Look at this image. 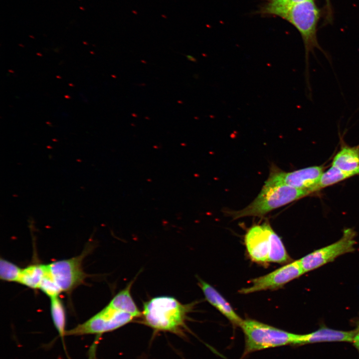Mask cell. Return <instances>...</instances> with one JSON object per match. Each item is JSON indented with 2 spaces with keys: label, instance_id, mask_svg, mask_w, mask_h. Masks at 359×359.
I'll return each instance as SVG.
<instances>
[{
  "label": "cell",
  "instance_id": "1",
  "mask_svg": "<svg viewBox=\"0 0 359 359\" xmlns=\"http://www.w3.org/2000/svg\"><path fill=\"white\" fill-rule=\"evenodd\" d=\"M196 303L183 304L174 297L158 296L143 304V322L157 331L180 333Z\"/></svg>",
  "mask_w": 359,
  "mask_h": 359
},
{
  "label": "cell",
  "instance_id": "2",
  "mask_svg": "<svg viewBox=\"0 0 359 359\" xmlns=\"http://www.w3.org/2000/svg\"><path fill=\"white\" fill-rule=\"evenodd\" d=\"M244 243L250 259L258 263H285L290 257L280 237L268 222L247 231Z\"/></svg>",
  "mask_w": 359,
  "mask_h": 359
},
{
  "label": "cell",
  "instance_id": "3",
  "mask_svg": "<svg viewBox=\"0 0 359 359\" xmlns=\"http://www.w3.org/2000/svg\"><path fill=\"white\" fill-rule=\"evenodd\" d=\"M310 193L283 184H264L257 197L246 207L230 212L234 219L246 216H263L270 211L285 205Z\"/></svg>",
  "mask_w": 359,
  "mask_h": 359
},
{
  "label": "cell",
  "instance_id": "4",
  "mask_svg": "<svg viewBox=\"0 0 359 359\" xmlns=\"http://www.w3.org/2000/svg\"><path fill=\"white\" fill-rule=\"evenodd\" d=\"M245 336L242 358L250 353L285 345L296 346L300 335L290 333L258 321L243 320L240 327Z\"/></svg>",
  "mask_w": 359,
  "mask_h": 359
},
{
  "label": "cell",
  "instance_id": "5",
  "mask_svg": "<svg viewBox=\"0 0 359 359\" xmlns=\"http://www.w3.org/2000/svg\"><path fill=\"white\" fill-rule=\"evenodd\" d=\"M320 10L314 0H309L293 5L279 16L293 24L300 32L304 45L306 75L308 76L309 57L314 49L326 53L320 46L317 38V26Z\"/></svg>",
  "mask_w": 359,
  "mask_h": 359
},
{
  "label": "cell",
  "instance_id": "6",
  "mask_svg": "<svg viewBox=\"0 0 359 359\" xmlns=\"http://www.w3.org/2000/svg\"><path fill=\"white\" fill-rule=\"evenodd\" d=\"M92 248V244L88 243L80 255L46 264L48 272L62 292H71L84 283L89 275L84 272L82 262Z\"/></svg>",
  "mask_w": 359,
  "mask_h": 359
},
{
  "label": "cell",
  "instance_id": "7",
  "mask_svg": "<svg viewBox=\"0 0 359 359\" xmlns=\"http://www.w3.org/2000/svg\"><path fill=\"white\" fill-rule=\"evenodd\" d=\"M136 318L108 304L83 323L67 330L66 336L100 335L115 330Z\"/></svg>",
  "mask_w": 359,
  "mask_h": 359
},
{
  "label": "cell",
  "instance_id": "8",
  "mask_svg": "<svg viewBox=\"0 0 359 359\" xmlns=\"http://www.w3.org/2000/svg\"><path fill=\"white\" fill-rule=\"evenodd\" d=\"M356 232L351 228L345 229L342 238L336 242L316 250L299 259L306 273L332 262L338 257L355 250Z\"/></svg>",
  "mask_w": 359,
  "mask_h": 359
},
{
  "label": "cell",
  "instance_id": "9",
  "mask_svg": "<svg viewBox=\"0 0 359 359\" xmlns=\"http://www.w3.org/2000/svg\"><path fill=\"white\" fill-rule=\"evenodd\" d=\"M305 273L299 260L291 262L282 267L251 281V286L240 289L243 294L267 290H275L296 279Z\"/></svg>",
  "mask_w": 359,
  "mask_h": 359
},
{
  "label": "cell",
  "instance_id": "10",
  "mask_svg": "<svg viewBox=\"0 0 359 359\" xmlns=\"http://www.w3.org/2000/svg\"><path fill=\"white\" fill-rule=\"evenodd\" d=\"M323 169L321 166H313L290 172L275 170L271 172L265 184H286L311 193V190L319 181Z\"/></svg>",
  "mask_w": 359,
  "mask_h": 359
},
{
  "label": "cell",
  "instance_id": "11",
  "mask_svg": "<svg viewBox=\"0 0 359 359\" xmlns=\"http://www.w3.org/2000/svg\"><path fill=\"white\" fill-rule=\"evenodd\" d=\"M355 330L349 331L333 329L322 325L315 331L301 335L296 346L324 342H345L353 343Z\"/></svg>",
  "mask_w": 359,
  "mask_h": 359
},
{
  "label": "cell",
  "instance_id": "12",
  "mask_svg": "<svg viewBox=\"0 0 359 359\" xmlns=\"http://www.w3.org/2000/svg\"><path fill=\"white\" fill-rule=\"evenodd\" d=\"M198 284L207 301L223 315L234 327H240L243 320L235 312L226 299L212 286L198 279Z\"/></svg>",
  "mask_w": 359,
  "mask_h": 359
},
{
  "label": "cell",
  "instance_id": "13",
  "mask_svg": "<svg viewBox=\"0 0 359 359\" xmlns=\"http://www.w3.org/2000/svg\"><path fill=\"white\" fill-rule=\"evenodd\" d=\"M332 166L353 176L359 174V145L342 147L334 157Z\"/></svg>",
  "mask_w": 359,
  "mask_h": 359
},
{
  "label": "cell",
  "instance_id": "14",
  "mask_svg": "<svg viewBox=\"0 0 359 359\" xmlns=\"http://www.w3.org/2000/svg\"><path fill=\"white\" fill-rule=\"evenodd\" d=\"M134 280L131 281L124 289L116 294L108 305L115 309L128 313L136 318L141 317L142 312L139 310L131 294V289Z\"/></svg>",
  "mask_w": 359,
  "mask_h": 359
},
{
  "label": "cell",
  "instance_id": "15",
  "mask_svg": "<svg viewBox=\"0 0 359 359\" xmlns=\"http://www.w3.org/2000/svg\"><path fill=\"white\" fill-rule=\"evenodd\" d=\"M46 271V264H30L22 269L18 283L32 289H39Z\"/></svg>",
  "mask_w": 359,
  "mask_h": 359
},
{
  "label": "cell",
  "instance_id": "16",
  "mask_svg": "<svg viewBox=\"0 0 359 359\" xmlns=\"http://www.w3.org/2000/svg\"><path fill=\"white\" fill-rule=\"evenodd\" d=\"M50 313L54 326L64 345L66 336V313L63 303L59 296L50 299Z\"/></svg>",
  "mask_w": 359,
  "mask_h": 359
},
{
  "label": "cell",
  "instance_id": "17",
  "mask_svg": "<svg viewBox=\"0 0 359 359\" xmlns=\"http://www.w3.org/2000/svg\"><path fill=\"white\" fill-rule=\"evenodd\" d=\"M352 176L353 175L332 166L328 171L322 174L318 182L311 190V193L338 183Z\"/></svg>",
  "mask_w": 359,
  "mask_h": 359
},
{
  "label": "cell",
  "instance_id": "18",
  "mask_svg": "<svg viewBox=\"0 0 359 359\" xmlns=\"http://www.w3.org/2000/svg\"><path fill=\"white\" fill-rule=\"evenodd\" d=\"M22 269L5 259L0 260V279L6 282L18 283Z\"/></svg>",
  "mask_w": 359,
  "mask_h": 359
},
{
  "label": "cell",
  "instance_id": "19",
  "mask_svg": "<svg viewBox=\"0 0 359 359\" xmlns=\"http://www.w3.org/2000/svg\"><path fill=\"white\" fill-rule=\"evenodd\" d=\"M307 0H286L282 2H268L262 8L261 12L279 16L293 5Z\"/></svg>",
  "mask_w": 359,
  "mask_h": 359
},
{
  "label": "cell",
  "instance_id": "20",
  "mask_svg": "<svg viewBox=\"0 0 359 359\" xmlns=\"http://www.w3.org/2000/svg\"><path fill=\"white\" fill-rule=\"evenodd\" d=\"M39 289L50 299L59 296V294L62 292L61 289L48 272L47 268L46 273L40 284Z\"/></svg>",
  "mask_w": 359,
  "mask_h": 359
},
{
  "label": "cell",
  "instance_id": "21",
  "mask_svg": "<svg viewBox=\"0 0 359 359\" xmlns=\"http://www.w3.org/2000/svg\"><path fill=\"white\" fill-rule=\"evenodd\" d=\"M356 328L355 329V334L353 341V344L359 353V319L355 323Z\"/></svg>",
  "mask_w": 359,
  "mask_h": 359
},
{
  "label": "cell",
  "instance_id": "22",
  "mask_svg": "<svg viewBox=\"0 0 359 359\" xmlns=\"http://www.w3.org/2000/svg\"><path fill=\"white\" fill-rule=\"evenodd\" d=\"M326 3H327V9H328V13H329V14H331V12H330V11H331V5H330V0H326Z\"/></svg>",
  "mask_w": 359,
  "mask_h": 359
},
{
  "label": "cell",
  "instance_id": "23",
  "mask_svg": "<svg viewBox=\"0 0 359 359\" xmlns=\"http://www.w3.org/2000/svg\"><path fill=\"white\" fill-rule=\"evenodd\" d=\"M286 0H268L269 2H284Z\"/></svg>",
  "mask_w": 359,
  "mask_h": 359
},
{
  "label": "cell",
  "instance_id": "24",
  "mask_svg": "<svg viewBox=\"0 0 359 359\" xmlns=\"http://www.w3.org/2000/svg\"><path fill=\"white\" fill-rule=\"evenodd\" d=\"M79 8H80V9H81V10H84L85 9L83 7H82V6H80V7H79Z\"/></svg>",
  "mask_w": 359,
  "mask_h": 359
}]
</instances>
